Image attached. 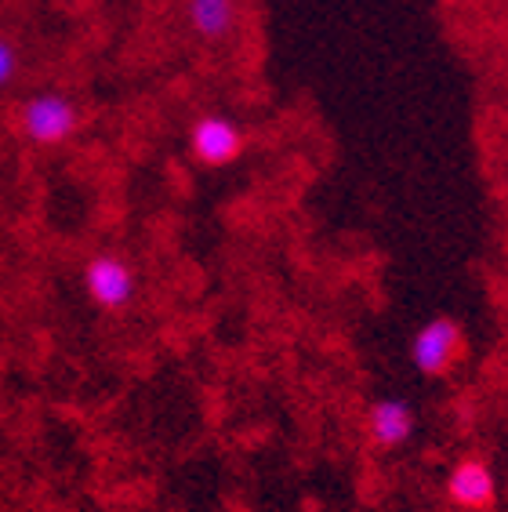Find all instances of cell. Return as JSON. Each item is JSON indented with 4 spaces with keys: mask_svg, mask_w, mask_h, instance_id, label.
Returning <instances> with one entry per match:
<instances>
[{
    "mask_svg": "<svg viewBox=\"0 0 508 512\" xmlns=\"http://www.w3.org/2000/svg\"><path fill=\"white\" fill-rule=\"evenodd\" d=\"M469 353V335H465V324H461L458 316L450 313H436L432 320L414 331L411 338V364L418 375L432 378V382H440L447 378L454 367L465 360Z\"/></svg>",
    "mask_w": 508,
    "mask_h": 512,
    "instance_id": "1",
    "label": "cell"
},
{
    "mask_svg": "<svg viewBox=\"0 0 508 512\" xmlns=\"http://www.w3.org/2000/svg\"><path fill=\"white\" fill-rule=\"evenodd\" d=\"M19 128L33 146H62L77 135L80 106L62 91H37L19 106Z\"/></svg>",
    "mask_w": 508,
    "mask_h": 512,
    "instance_id": "2",
    "label": "cell"
},
{
    "mask_svg": "<svg viewBox=\"0 0 508 512\" xmlns=\"http://www.w3.org/2000/svg\"><path fill=\"white\" fill-rule=\"evenodd\" d=\"M189 157L207 171H222L229 164L244 157L247 149V131L236 124L233 117H225V113H200V117L189 124Z\"/></svg>",
    "mask_w": 508,
    "mask_h": 512,
    "instance_id": "3",
    "label": "cell"
},
{
    "mask_svg": "<svg viewBox=\"0 0 508 512\" xmlns=\"http://www.w3.org/2000/svg\"><path fill=\"white\" fill-rule=\"evenodd\" d=\"M84 295L95 302L102 313H120L135 302L138 295V276L135 269L127 266L124 258L113 255V251H98L84 262Z\"/></svg>",
    "mask_w": 508,
    "mask_h": 512,
    "instance_id": "4",
    "label": "cell"
},
{
    "mask_svg": "<svg viewBox=\"0 0 508 512\" xmlns=\"http://www.w3.org/2000/svg\"><path fill=\"white\" fill-rule=\"evenodd\" d=\"M363 429L378 451H400L418 433V414H414V404L407 396H378L367 407Z\"/></svg>",
    "mask_w": 508,
    "mask_h": 512,
    "instance_id": "5",
    "label": "cell"
},
{
    "mask_svg": "<svg viewBox=\"0 0 508 512\" xmlns=\"http://www.w3.org/2000/svg\"><path fill=\"white\" fill-rule=\"evenodd\" d=\"M443 491L458 509L465 512H487L498 502V476L490 469L487 458H461V462L450 465L447 480H443Z\"/></svg>",
    "mask_w": 508,
    "mask_h": 512,
    "instance_id": "6",
    "label": "cell"
},
{
    "mask_svg": "<svg viewBox=\"0 0 508 512\" xmlns=\"http://www.w3.org/2000/svg\"><path fill=\"white\" fill-rule=\"evenodd\" d=\"M186 22L200 40L218 44V40L233 37L240 8H236V0H186Z\"/></svg>",
    "mask_w": 508,
    "mask_h": 512,
    "instance_id": "7",
    "label": "cell"
},
{
    "mask_svg": "<svg viewBox=\"0 0 508 512\" xmlns=\"http://www.w3.org/2000/svg\"><path fill=\"white\" fill-rule=\"evenodd\" d=\"M19 69H22L19 48H15L8 37H0V91L11 88V84L19 80Z\"/></svg>",
    "mask_w": 508,
    "mask_h": 512,
    "instance_id": "8",
    "label": "cell"
}]
</instances>
